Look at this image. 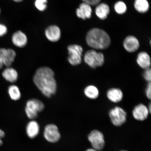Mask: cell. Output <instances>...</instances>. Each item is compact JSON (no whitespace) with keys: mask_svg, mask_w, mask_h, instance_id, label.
<instances>
[{"mask_svg":"<svg viewBox=\"0 0 151 151\" xmlns=\"http://www.w3.org/2000/svg\"><path fill=\"white\" fill-rule=\"evenodd\" d=\"M33 82L38 89L47 97L55 94L57 84L54 73L50 68L42 67L37 70L34 75Z\"/></svg>","mask_w":151,"mask_h":151,"instance_id":"1","label":"cell"},{"mask_svg":"<svg viewBox=\"0 0 151 151\" xmlns=\"http://www.w3.org/2000/svg\"><path fill=\"white\" fill-rule=\"evenodd\" d=\"M86 40L88 46L97 50H104L108 48L111 43L108 34L99 28L91 29L87 34Z\"/></svg>","mask_w":151,"mask_h":151,"instance_id":"2","label":"cell"},{"mask_svg":"<svg viewBox=\"0 0 151 151\" xmlns=\"http://www.w3.org/2000/svg\"><path fill=\"white\" fill-rule=\"evenodd\" d=\"M45 105L40 100L33 99L28 100L26 104L25 112L27 117L31 120L37 118L39 113L42 112Z\"/></svg>","mask_w":151,"mask_h":151,"instance_id":"3","label":"cell"},{"mask_svg":"<svg viewBox=\"0 0 151 151\" xmlns=\"http://www.w3.org/2000/svg\"><path fill=\"white\" fill-rule=\"evenodd\" d=\"M84 61L90 67L95 69L103 65L104 56L102 53L97 52L94 50H89L85 54Z\"/></svg>","mask_w":151,"mask_h":151,"instance_id":"4","label":"cell"},{"mask_svg":"<svg viewBox=\"0 0 151 151\" xmlns=\"http://www.w3.org/2000/svg\"><path fill=\"white\" fill-rule=\"evenodd\" d=\"M109 116L111 122L116 127H120L127 120V113L121 107L116 106L109 111Z\"/></svg>","mask_w":151,"mask_h":151,"instance_id":"5","label":"cell"},{"mask_svg":"<svg viewBox=\"0 0 151 151\" xmlns=\"http://www.w3.org/2000/svg\"><path fill=\"white\" fill-rule=\"evenodd\" d=\"M69 56L68 61L71 65L76 66L80 65L82 62V56L83 49L80 45H72L68 47Z\"/></svg>","mask_w":151,"mask_h":151,"instance_id":"6","label":"cell"},{"mask_svg":"<svg viewBox=\"0 0 151 151\" xmlns=\"http://www.w3.org/2000/svg\"><path fill=\"white\" fill-rule=\"evenodd\" d=\"M88 139L92 148L98 151L102 150L105 147L104 136L103 133L99 130L95 129L91 132L88 136Z\"/></svg>","mask_w":151,"mask_h":151,"instance_id":"7","label":"cell"},{"mask_svg":"<svg viewBox=\"0 0 151 151\" xmlns=\"http://www.w3.org/2000/svg\"><path fill=\"white\" fill-rule=\"evenodd\" d=\"M43 135L45 139L51 143L58 142L61 137L58 126L52 124H49L45 126Z\"/></svg>","mask_w":151,"mask_h":151,"instance_id":"8","label":"cell"},{"mask_svg":"<svg viewBox=\"0 0 151 151\" xmlns=\"http://www.w3.org/2000/svg\"><path fill=\"white\" fill-rule=\"evenodd\" d=\"M45 35L46 38L50 42H58L61 39V30L56 24H52L47 27L45 29Z\"/></svg>","mask_w":151,"mask_h":151,"instance_id":"9","label":"cell"},{"mask_svg":"<svg viewBox=\"0 0 151 151\" xmlns=\"http://www.w3.org/2000/svg\"><path fill=\"white\" fill-rule=\"evenodd\" d=\"M1 55L3 61L4 65L10 67L14 61L16 56V52L12 49L0 48Z\"/></svg>","mask_w":151,"mask_h":151,"instance_id":"10","label":"cell"},{"mask_svg":"<svg viewBox=\"0 0 151 151\" xmlns=\"http://www.w3.org/2000/svg\"><path fill=\"white\" fill-rule=\"evenodd\" d=\"M148 107L142 104L135 106L132 111L134 118L139 121H143L148 118L150 113Z\"/></svg>","mask_w":151,"mask_h":151,"instance_id":"11","label":"cell"},{"mask_svg":"<svg viewBox=\"0 0 151 151\" xmlns=\"http://www.w3.org/2000/svg\"><path fill=\"white\" fill-rule=\"evenodd\" d=\"M11 40L13 44L18 48H23L27 45L28 42L27 36L20 30L15 32L13 33Z\"/></svg>","mask_w":151,"mask_h":151,"instance_id":"12","label":"cell"},{"mask_svg":"<svg viewBox=\"0 0 151 151\" xmlns=\"http://www.w3.org/2000/svg\"><path fill=\"white\" fill-rule=\"evenodd\" d=\"M124 48L127 52H134L138 50L139 43L138 40L133 36H128L124 39L123 42Z\"/></svg>","mask_w":151,"mask_h":151,"instance_id":"13","label":"cell"},{"mask_svg":"<svg viewBox=\"0 0 151 151\" xmlns=\"http://www.w3.org/2000/svg\"><path fill=\"white\" fill-rule=\"evenodd\" d=\"M92 10L91 6L86 3H83L79 6L76 10V14L80 18L86 20L91 18Z\"/></svg>","mask_w":151,"mask_h":151,"instance_id":"14","label":"cell"},{"mask_svg":"<svg viewBox=\"0 0 151 151\" xmlns=\"http://www.w3.org/2000/svg\"><path fill=\"white\" fill-rule=\"evenodd\" d=\"M40 127L39 124L35 120H32L28 123L26 128V134L31 139L36 137L39 133Z\"/></svg>","mask_w":151,"mask_h":151,"instance_id":"15","label":"cell"},{"mask_svg":"<svg viewBox=\"0 0 151 151\" xmlns=\"http://www.w3.org/2000/svg\"><path fill=\"white\" fill-rule=\"evenodd\" d=\"M137 62L138 65L142 68L146 69L150 68V57L146 52H143L139 53L137 56Z\"/></svg>","mask_w":151,"mask_h":151,"instance_id":"16","label":"cell"},{"mask_svg":"<svg viewBox=\"0 0 151 151\" xmlns=\"http://www.w3.org/2000/svg\"><path fill=\"white\" fill-rule=\"evenodd\" d=\"M107 97L111 101L118 103L121 101L123 98L122 90L118 88H111L107 92Z\"/></svg>","mask_w":151,"mask_h":151,"instance_id":"17","label":"cell"},{"mask_svg":"<svg viewBox=\"0 0 151 151\" xmlns=\"http://www.w3.org/2000/svg\"><path fill=\"white\" fill-rule=\"evenodd\" d=\"M2 75L5 80L11 83L16 82L18 76L17 72L11 67L6 68L2 73Z\"/></svg>","mask_w":151,"mask_h":151,"instance_id":"18","label":"cell"},{"mask_svg":"<svg viewBox=\"0 0 151 151\" xmlns=\"http://www.w3.org/2000/svg\"><path fill=\"white\" fill-rule=\"evenodd\" d=\"M110 12L109 6L106 4L101 3L96 7L95 12L96 15L101 20H105L107 18Z\"/></svg>","mask_w":151,"mask_h":151,"instance_id":"19","label":"cell"},{"mask_svg":"<svg viewBox=\"0 0 151 151\" xmlns=\"http://www.w3.org/2000/svg\"><path fill=\"white\" fill-rule=\"evenodd\" d=\"M134 7L138 12L143 14L149 10V4L147 0H135Z\"/></svg>","mask_w":151,"mask_h":151,"instance_id":"20","label":"cell"},{"mask_svg":"<svg viewBox=\"0 0 151 151\" xmlns=\"http://www.w3.org/2000/svg\"><path fill=\"white\" fill-rule=\"evenodd\" d=\"M84 92L85 95L89 99H94L99 97V90L96 86H89L85 88Z\"/></svg>","mask_w":151,"mask_h":151,"instance_id":"21","label":"cell"},{"mask_svg":"<svg viewBox=\"0 0 151 151\" xmlns=\"http://www.w3.org/2000/svg\"><path fill=\"white\" fill-rule=\"evenodd\" d=\"M8 92L9 97L13 101H18L20 99L21 94L20 90L16 85H11L9 86Z\"/></svg>","mask_w":151,"mask_h":151,"instance_id":"22","label":"cell"},{"mask_svg":"<svg viewBox=\"0 0 151 151\" xmlns=\"http://www.w3.org/2000/svg\"><path fill=\"white\" fill-rule=\"evenodd\" d=\"M48 0H35L34 5L37 10L40 12H44L48 7Z\"/></svg>","mask_w":151,"mask_h":151,"instance_id":"23","label":"cell"},{"mask_svg":"<svg viewBox=\"0 0 151 151\" xmlns=\"http://www.w3.org/2000/svg\"><path fill=\"white\" fill-rule=\"evenodd\" d=\"M115 11L118 14H124L127 11V6L125 3L122 1H119L114 5Z\"/></svg>","mask_w":151,"mask_h":151,"instance_id":"24","label":"cell"},{"mask_svg":"<svg viewBox=\"0 0 151 151\" xmlns=\"http://www.w3.org/2000/svg\"><path fill=\"white\" fill-rule=\"evenodd\" d=\"M8 28L5 24L0 23V37H3L6 35Z\"/></svg>","mask_w":151,"mask_h":151,"instance_id":"25","label":"cell"},{"mask_svg":"<svg viewBox=\"0 0 151 151\" xmlns=\"http://www.w3.org/2000/svg\"><path fill=\"white\" fill-rule=\"evenodd\" d=\"M146 70L145 71L144 75H143V76H144L145 80L147 82H150L151 80V69L150 68Z\"/></svg>","mask_w":151,"mask_h":151,"instance_id":"26","label":"cell"},{"mask_svg":"<svg viewBox=\"0 0 151 151\" xmlns=\"http://www.w3.org/2000/svg\"><path fill=\"white\" fill-rule=\"evenodd\" d=\"M101 0H82L83 2L86 3L89 5L95 6L99 4Z\"/></svg>","mask_w":151,"mask_h":151,"instance_id":"27","label":"cell"},{"mask_svg":"<svg viewBox=\"0 0 151 151\" xmlns=\"http://www.w3.org/2000/svg\"><path fill=\"white\" fill-rule=\"evenodd\" d=\"M151 82H149L148 86H147V87L146 88V95L147 98L149 99L150 100L151 98Z\"/></svg>","mask_w":151,"mask_h":151,"instance_id":"28","label":"cell"},{"mask_svg":"<svg viewBox=\"0 0 151 151\" xmlns=\"http://www.w3.org/2000/svg\"><path fill=\"white\" fill-rule=\"evenodd\" d=\"M5 134L3 130L0 128V138L3 139L5 137Z\"/></svg>","mask_w":151,"mask_h":151,"instance_id":"29","label":"cell"},{"mask_svg":"<svg viewBox=\"0 0 151 151\" xmlns=\"http://www.w3.org/2000/svg\"><path fill=\"white\" fill-rule=\"evenodd\" d=\"M4 66L2 58L1 55H0V69H2Z\"/></svg>","mask_w":151,"mask_h":151,"instance_id":"30","label":"cell"},{"mask_svg":"<svg viewBox=\"0 0 151 151\" xmlns=\"http://www.w3.org/2000/svg\"><path fill=\"white\" fill-rule=\"evenodd\" d=\"M86 151H98L93 148H88L87 150Z\"/></svg>","mask_w":151,"mask_h":151,"instance_id":"31","label":"cell"},{"mask_svg":"<svg viewBox=\"0 0 151 151\" xmlns=\"http://www.w3.org/2000/svg\"><path fill=\"white\" fill-rule=\"evenodd\" d=\"M12 1L15 2L19 3L22 2L24 0H12Z\"/></svg>","mask_w":151,"mask_h":151,"instance_id":"32","label":"cell"},{"mask_svg":"<svg viewBox=\"0 0 151 151\" xmlns=\"http://www.w3.org/2000/svg\"><path fill=\"white\" fill-rule=\"evenodd\" d=\"M3 144V141L2 139L0 138V147Z\"/></svg>","mask_w":151,"mask_h":151,"instance_id":"33","label":"cell"},{"mask_svg":"<svg viewBox=\"0 0 151 151\" xmlns=\"http://www.w3.org/2000/svg\"><path fill=\"white\" fill-rule=\"evenodd\" d=\"M148 108V110L149 111V112H150V113H151V103H150V105H149V106Z\"/></svg>","mask_w":151,"mask_h":151,"instance_id":"34","label":"cell"},{"mask_svg":"<svg viewBox=\"0 0 151 151\" xmlns=\"http://www.w3.org/2000/svg\"><path fill=\"white\" fill-rule=\"evenodd\" d=\"M1 7H0V14H1Z\"/></svg>","mask_w":151,"mask_h":151,"instance_id":"35","label":"cell"},{"mask_svg":"<svg viewBox=\"0 0 151 151\" xmlns=\"http://www.w3.org/2000/svg\"><path fill=\"white\" fill-rule=\"evenodd\" d=\"M126 151V150H122V151Z\"/></svg>","mask_w":151,"mask_h":151,"instance_id":"36","label":"cell"}]
</instances>
